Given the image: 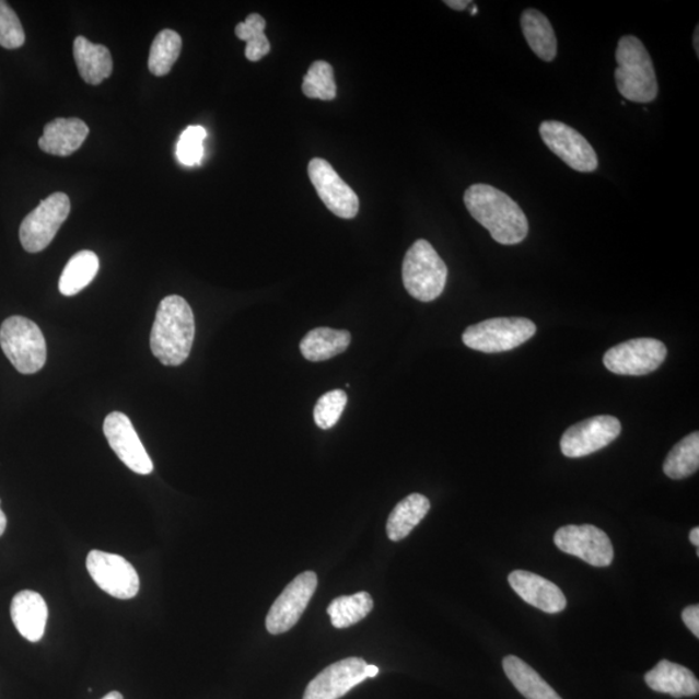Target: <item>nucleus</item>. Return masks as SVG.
<instances>
[{
  "instance_id": "obj_1",
  "label": "nucleus",
  "mask_w": 699,
  "mask_h": 699,
  "mask_svg": "<svg viewBox=\"0 0 699 699\" xmlns=\"http://www.w3.org/2000/svg\"><path fill=\"white\" fill-rule=\"evenodd\" d=\"M466 209L501 245L524 242L528 222L524 210L500 189L489 185H473L465 190Z\"/></svg>"
},
{
  "instance_id": "obj_2",
  "label": "nucleus",
  "mask_w": 699,
  "mask_h": 699,
  "mask_svg": "<svg viewBox=\"0 0 699 699\" xmlns=\"http://www.w3.org/2000/svg\"><path fill=\"white\" fill-rule=\"evenodd\" d=\"M195 316L180 295L162 300L151 331L153 356L164 365L178 366L186 362L195 340Z\"/></svg>"
},
{
  "instance_id": "obj_3",
  "label": "nucleus",
  "mask_w": 699,
  "mask_h": 699,
  "mask_svg": "<svg viewBox=\"0 0 699 699\" xmlns=\"http://www.w3.org/2000/svg\"><path fill=\"white\" fill-rule=\"evenodd\" d=\"M616 82L619 94L633 103H652L659 95V82L651 55L642 42L626 35L618 42Z\"/></svg>"
},
{
  "instance_id": "obj_4",
  "label": "nucleus",
  "mask_w": 699,
  "mask_h": 699,
  "mask_svg": "<svg viewBox=\"0 0 699 699\" xmlns=\"http://www.w3.org/2000/svg\"><path fill=\"white\" fill-rule=\"evenodd\" d=\"M447 266L427 240H418L404 260V282L407 292L421 302L440 296L447 282Z\"/></svg>"
},
{
  "instance_id": "obj_5",
  "label": "nucleus",
  "mask_w": 699,
  "mask_h": 699,
  "mask_svg": "<svg viewBox=\"0 0 699 699\" xmlns=\"http://www.w3.org/2000/svg\"><path fill=\"white\" fill-rule=\"evenodd\" d=\"M0 346L20 373H37L46 364L45 336L37 324L26 317L11 316L3 322L0 328Z\"/></svg>"
},
{
  "instance_id": "obj_6",
  "label": "nucleus",
  "mask_w": 699,
  "mask_h": 699,
  "mask_svg": "<svg viewBox=\"0 0 699 699\" xmlns=\"http://www.w3.org/2000/svg\"><path fill=\"white\" fill-rule=\"evenodd\" d=\"M536 334V326L525 317H496L466 328L463 342L476 351H511L524 345Z\"/></svg>"
},
{
  "instance_id": "obj_7",
  "label": "nucleus",
  "mask_w": 699,
  "mask_h": 699,
  "mask_svg": "<svg viewBox=\"0 0 699 699\" xmlns=\"http://www.w3.org/2000/svg\"><path fill=\"white\" fill-rule=\"evenodd\" d=\"M70 213V200L66 194L56 193L47 197L26 215L20 225V242L27 253L45 251L67 221Z\"/></svg>"
},
{
  "instance_id": "obj_8",
  "label": "nucleus",
  "mask_w": 699,
  "mask_h": 699,
  "mask_svg": "<svg viewBox=\"0 0 699 699\" xmlns=\"http://www.w3.org/2000/svg\"><path fill=\"white\" fill-rule=\"evenodd\" d=\"M666 357L665 343L655 338H634L607 350L604 364L621 376H645L659 370Z\"/></svg>"
},
{
  "instance_id": "obj_9",
  "label": "nucleus",
  "mask_w": 699,
  "mask_h": 699,
  "mask_svg": "<svg viewBox=\"0 0 699 699\" xmlns=\"http://www.w3.org/2000/svg\"><path fill=\"white\" fill-rule=\"evenodd\" d=\"M86 567L98 589L107 592L112 597L130 599L138 595L139 575L123 556L91 550Z\"/></svg>"
},
{
  "instance_id": "obj_10",
  "label": "nucleus",
  "mask_w": 699,
  "mask_h": 699,
  "mask_svg": "<svg viewBox=\"0 0 699 699\" xmlns=\"http://www.w3.org/2000/svg\"><path fill=\"white\" fill-rule=\"evenodd\" d=\"M317 589V575L314 571L295 576L281 595L275 599L267 614L266 628L271 634L291 631L305 613Z\"/></svg>"
},
{
  "instance_id": "obj_11",
  "label": "nucleus",
  "mask_w": 699,
  "mask_h": 699,
  "mask_svg": "<svg viewBox=\"0 0 699 699\" xmlns=\"http://www.w3.org/2000/svg\"><path fill=\"white\" fill-rule=\"evenodd\" d=\"M540 136L556 155L575 172L592 173L598 166L595 150L581 132L560 121H544L539 127Z\"/></svg>"
},
{
  "instance_id": "obj_12",
  "label": "nucleus",
  "mask_w": 699,
  "mask_h": 699,
  "mask_svg": "<svg viewBox=\"0 0 699 699\" xmlns=\"http://www.w3.org/2000/svg\"><path fill=\"white\" fill-rule=\"evenodd\" d=\"M555 544L562 552L575 556L595 568L610 567L614 560L609 536L596 526H563L557 529Z\"/></svg>"
},
{
  "instance_id": "obj_13",
  "label": "nucleus",
  "mask_w": 699,
  "mask_h": 699,
  "mask_svg": "<svg viewBox=\"0 0 699 699\" xmlns=\"http://www.w3.org/2000/svg\"><path fill=\"white\" fill-rule=\"evenodd\" d=\"M621 426L614 416H596L575 423L561 438V451L567 457H584L603 450L616 441Z\"/></svg>"
},
{
  "instance_id": "obj_14",
  "label": "nucleus",
  "mask_w": 699,
  "mask_h": 699,
  "mask_svg": "<svg viewBox=\"0 0 699 699\" xmlns=\"http://www.w3.org/2000/svg\"><path fill=\"white\" fill-rule=\"evenodd\" d=\"M104 434L119 461L137 475L148 476L153 471V463L132 422L123 412H112L104 421Z\"/></svg>"
},
{
  "instance_id": "obj_15",
  "label": "nucleus",
  "mask_w": 699,
  "mask_h": 699,
  "mask_svg": "<svg viewBox=\"0 0 699 699\" xmlns=\"http://www.w3.org/2000/svg\"><path fill=\"white\" fill-rule=\"evenodd\" d=\"M308 176L317 195L331 213L343 219L357 217L359 199L337 174L334 166L323 159H313L308 164Z\"/></svg>"
},
{
  "instance_id": "obj_16",
  "label": "nucleus",
  "mask_w": 699,
  "mask_h": 699,
  "mask_svg": "<svg viewBox=\"0 0 699 699\" xmlns=\"http://www.w3.org/2000/svg\"><path fill=\"white\" fill-rule=\"evenodd\" d=\"M365 667L366 662L358 656L334 663L308 683L303 699L342 698L366 679Z\"/></svg>"
},
{
  "instance_id": "obj_17",
  "label": "nucleus",
  "mask_w": 699,
  "mask_h": 699,
  "mask_svg": "<svg viewBox=\"0 0 699 699\" xmlns=\"http://www.w3.org/2000/svg\"><path fill=\"white\" fill-rule=\"evenodd\" d=\"M508 581L524 602L544 613H561L568 605L567 596L563 595L559 585L538 574L515 570L508 576Z\"/></svg>"
},
{
  "instance_id": "obj_18",
  "label": "nucleus",
  "mask_w": 699,
  "mask_h": 699,
  "mask_svg": "<svg viewBox=\"0 0 699 699\" xmlns=\"http://www.w3.org/2000/svg\"><path fill=\"white\" fill-rule=\"evenodd\" d=\"M11 617L21 637L31 642L44 638L48 619V607L38 592L25 590L12 599Z\"/></svg>"
},
{
  "instance_id": "obj_19",
  "label": "nucleus",
  "mask_w": 699,
  "mask_h": 699,
  "mask_svg": "<svg viewBox=\"0 0 699 699\" xmlns=\"http://www.w3.org/2000/svg\"><path fill=\"white\" fill-rule=\"evenodd\" d=\"M89 132V126L80 118H56L45 126L38 144L45 153L67 158L80 150Z\"/></svg>"
},
{
  "instance_id": "obj_20",
  "label": "nucleus",
  "mask_w": 699,
  "mask_h": 699,
  "mask_svg": "<svg viewBox=\"0 0 699 699\" xmlns=\"http://www.w3.org/2000/svg\"><path fill=\"white\" fill-rule=\"evenodd\" d=\"M648 687L675 698L698 696L699 683L687 667L663 660L645 675Z\"/></svg>"
},
{
  "instance_id": "obj_21",
  "label": "nucleus",
  "mask_w": 699,
  "mask_h": 699,
  "mask_svg": "<svg viewBox=\"0 0 699 699\" xmlns=\"http://www.w3.org/2000/svg\"><path fill=\"white\" fill-rule=\"evenodd\" d=\"M73 53L78 72L84 82L96 86L112 75L113 60L107 47L95 45L84 37H77Z\"/></svg>"
},
{
  "instance_id": "obj_22",
  "label": "nucleus",
  "mask_w": 699,
  "mask_h": 699,
  "mask_svg": "<svg viewBox=\"0 0 699 699\" xmlns=\"http://www.w3.org/2000/svg\"><path fill=\"white\" fill-rule=\"evenodd\" d=\"M350 343V331L321 327L310 330L300 348L302 356L310 362H324L342 354Z\"/></svg>"
},
{
  "instance_id": "obj_23",
  "label": "nucleus",
  "mask_w": 699,
  "mask_h": 699,
  "mask_svg": "<svg viewBox=\"0 0 699 699\" xmlns=\"http://www.w3.org/2000/svg\"><path fill=\"white\" fill-rule=\"evenodd\" d=\"M430 511V501L421 493H411L401 500L388 515L386 533L392 541H400L407 538L412 529L427 517Z\"/></svg>"
},
{
  "instance_id": "obj_24",
  "label": "nucleus",
  "mask_w": 699,
  "mask_h": 699,
  "mask_svg": "<svg viewBox=\"0 0 699 699\" xmlns=\"http://www.w3.org/2000/svg\"><path fill=\"white\" fill-rule=\"evenodd\" d=\"M504 673L515 689L527 699H562L556 690L529 667L526 662L515 655H508L503 661Z\"/></svg>"
},
{
  "instance_id": "obj_25",
  "label": "nucleus",
  "mask_w": 699,
  "mask_h": 699,
  "mask_svg": "<svg viewBox=\"0 0 699 699\" xmlns=\"http://www.w3.org/2000/svg\"><path fill=\"white\" fill-rule=\"evenodd\" d=\"M521 27L534 54L544 61H554L557 56V38L547 16L533 9L526 10L521 16Z\"/></svg>"
},
{
  "instance_id": "obj_26",
  "label": "nucleus",
  "mask_w": 699,
  "mask_h": 699,
  "mask_svg": "<svg viewBox=\"0 0 699 699\" xmlns=\"http://www.w3.org/2000/svg\"><path fill=\"white\" fill-rule=\"evenodd\" d=\"M98 267L101 264L94 252L82 251L74 254L61 273L60 293L72 296L83 291L95 279Z\"/></svg>"
},
{
  "instance_id": "obj_27",
  "label": "nucleus",
  "mask_w": 699,
  "mask_h": 699,
  "mask_svg": "<svg viewBox=\"0 0 699 699\" xmlns=\"http://www.w3.org/2000/svg\"><path fill=\"white\" fill-rule=\"evenodd\" d=\"M373 609V598L369 592H358L352 596H341L328 606L331 625L338 630L349 628L363 620Z\"/></svg>"
},
{
  "instance_id": "obj_28",
  "label": "nucleus",
  "mask_w": 699,
  "mask_h": 699,
  "mask_svg": "<svg viewBox=\"0 0 699 699\" xmlns=\"http://www.w3.org/2000/svg\"><path fill=\"white\" fill-rule=\"evenodd\" d=\"M699 468V434L698 432L685 436L676 446L671 450L663 471L671 479H684Z\"/></svg>"
},
{
  "instance_id": "obj_29",
  "label": "nucleus",
  "mask_w": 699,
  "mask_h": 699,
  "mask_svg": "<svg viewBox=\"0 0 699 699\" xmlns=\"http://www.w3.org/2000/svg\"><path fill=\"white\" fill-rule=\"evenodd\" d=\"M182 37L178 33L165 30L158 34L154 38L148 68L155 77H164L171 73L176 60L182 53Z\"/></svg>"
},
{
  "instance_id": "obj_30",
  "label": "nucleus",
  "mask_w": 699,
  "mask_h": 699,
  "mask_svg": "<svg viewBox=\"0 0 699 699\" xmlns=\"http://www.w3.org/2000/svg\"><path fill=\"white\" fill-rule=\"evenodd\" d=\"M265 30L266 20L258 13H252L244 23L235 27L236 37L246 42L245 56L249 61H259L270 54L271 45Z\"/></svg>"
},
{
  "instance_id": "obj_31",
  "label": "nucleus",
  "mask_w": 699,
  "mask_h": 699,
  "mask_svg": "<svg viewBox=\"0 0 699 699\" xmlns=\"http://www.w3.org/2000/svg\"><path fill=\"white\" fill-rule=\"evenodd\" d=\"M302 91L310 98L319 101H334L337 95L334 68L330 63L317 60L311 63L308 72L303 78Z\"/></svg>"
},
{
  "instance_id": "obj_32",
  "label": "nucleus",
  "mask_w": 699,
  "mask_h": 699,
  "mask_svg": "<svg viewBox=\"0 0 699 699\" xmlns=\"http://www.w3.org/2000/svg\"><path fill=\"white\" fill-rule=\"evenodd\" d=\"M346 405L348 394L343 391H331L322 395L314 409L316 426L323 430L334 428L341 419Z\"/></svg>"
},
{
  "instance_id": "obj_33",
  "label": "nucleus",
  "mask_w": 699,
  "mask_h": 699,
  "mask_svg": "<svg viewBox=\"0 0 699 699\" xmlns=\"http://www.w3.org/2000/svg\"><path fill=\"white\" fill-rule=\"evenodd\" d=\"M207 139V130L201 126H189L182 133L176 147V155L186 166L201 164L203 158V140Z\"/></svg>"
},
{
  "instance_id": "obj_34",
  "label": "nucleus",
  "mask_w": 699,
  "mask_h": 699,
  "mask_svg": "<svg viewBox=\"0 0 699 699\" xmlns=\"http://www.w3.org/2000/svg\"><path fill=\"white\" fill-rule=\"evenodd\" d=\"M25 44V32L15 11L0 0V46L16 49Z\"/></svg>"
},
{
  "instance_id": "obj_35",
  "label": "nucleus",
  "mask_w": 699,
  "mask_h": 699,
  "mask_svg": "<svg viewBox=\"0 0 699 699\" xmlns=\"http://www.w3.org/2000/svg\"><path fill=\"white\" fill-rule=\"evenodd\" d=\"M681 618L691 633H694L696 638H699V606L696 604L685 607L681 613Z\"/></svg>"
},
{
  "instance_id": "obj_36",
  "label": "nucleus",
  "mask_w": 699,
  "mask_h": 699,
  "mask_svg": "<svg viewBox=\"0 0 699 699\" xmlns=\"http://www.w3.org/2000/svg\"><path fill=\"white\" fill-rule=\"evenodd\" d=\"M444 4L448 5L452 10L464 11L468 9V7H470L473 3L469 2V0H446Z\"/></svg>"
},
{
  "instance_id": "obj_37",
  "label": "nucleus",
  "mask_w": 699,
  "mask_h": 699,
  "mask_svg": "<svg viewBox=\"0 0 699 699\" xmlns=\"http://www.w3.org/2000/svg\"><path fill=\"white\" fill-rule=\"evenodd\" d=\"M380 673V668L377 666H373V665H366L365 667V675H366V679H372V677H376Z\"/></svg>"
},
{
  "instance_id": "obj_38",
  "label": "nucleus",
  "mask_w": 699,
  "mask_h": 699,
  "mask_svg": "<svg viewBox=\"0 0 699 699\" xmlns=\"http://www.w3.org/2000/svg\"><path fill=\"white\" fill-rule=\"evenodd\" d=\"M690 543L694 544L695 547H699V528L695 527L691 529L689 534Z\"/></svg>"
},
{
  "instance_id": "obj_39",
  "label": "nucleus",
  "mask_w": 699,
  "mask_h": 699,
  "mask_svg": "<svg viewBox=\"0 0 699 699\" xmlns=\"http://www.w3.org/2000/svg\"><path fill=\"white\" fill-rule=\"evenodd\" d=\"M7 528V517L2 508H0V536H2Z\"/></svg>"
},
{
  "instance_id": "obj_40",
  "label": "nucleus",
  "mask_w": 699,
  "mask_h": 699,
  "mask_svg": "<svg viewBox=\"0 0 699 699\" xmlns=\"http://www.w3.org/2000/svg\"><path fill=\"white\" fill-rule=\"evenodd\" d=\"M102 699H124V697L119 691H110V694L104 696Z\"/></svg>"
},
{
  "instance_id": "obj_41",
  "label": "nucleus",
  "mask_w": 699,
  "mask_h": 699,
  "mask_svg": "<svg viewBox=\"0 0 699 699\" xmlns=\"http://www.w3.org/2000/svg\"><path fill=\"white\" fill-rule=\"evenodd\" d=\"M699 27L697 26L696 33H695V48H696V53L697 55L699 54V45H698V39H699Z\"/></svg>"
},
{
  "instance_id": "obj_42",
  "label": "nucleus",
  "mask_w": 699,
  "mask_h": 699,
  "mask_svg": "<svg viewBox=\"0 0 699 699\" xmlns=\"http://www.w3.org/2000/svg\"><path fill=\"white\" fill-rule=\"evenodd\" d=\"M476 13H478L477 5L471 4V15H476Z\"/></svg>"
}]
</instances>
